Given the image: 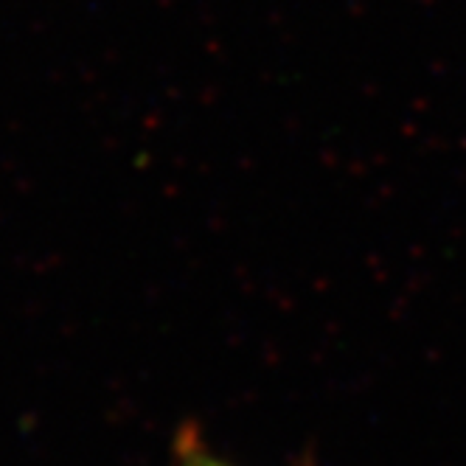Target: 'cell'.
Instances as JSON below:
<instances>
[{
	"label": "cell",
	"instance_id": "obj_1",
	"mask_svg": "<svg viewBox=\"0 0 466 466\" xmlns=\"http://www.w3.org/2000/svg\"><path fill=\"white\" fill-rule=\"evenodd\" d=\"M175 466H237L228 458L217 455L211 450V444L199 436L197 430L186 427L177 436V447H175Z\"/></svg>",
	"mask_w": 466,
	"mask_h": 466
}]
</instances>
